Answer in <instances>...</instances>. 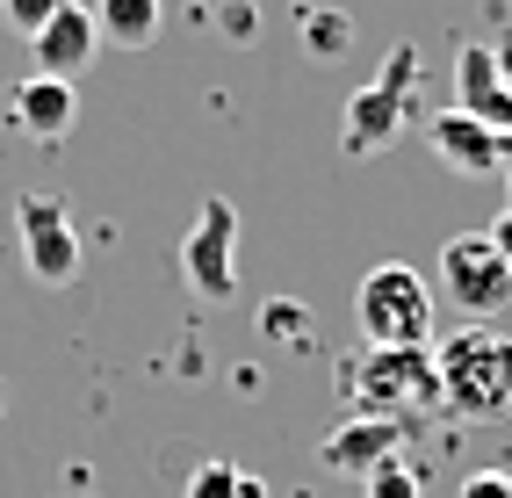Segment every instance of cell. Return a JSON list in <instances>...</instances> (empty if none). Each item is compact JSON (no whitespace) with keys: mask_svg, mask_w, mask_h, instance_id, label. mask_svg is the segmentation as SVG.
Masks as SVG:
<instances>
[{"mask_svg":"<svg viewBox=\"0 0 512 498\" xmlns=\"http://www.w3.org/2000/svg\"><path fill=\"white\" fill-rule=\"evenodd\" d=\"M462 498H512V470H469Z\"/></svg>","mask_w":512,"mask_h":498,"instance_id":"d6986e66","label":"cell"},{"mask_svg":"<svg viewBox=\"0 0 512 498\" xmlns=\"http://www.w3.org/2000/svg\"><path fill=\"white\" fill-rule=\"evenodd\" d=\"M58 8H65V0H0V22H8L15 37L29 44V37H37V29H44V22H51Z\"/></svg>","mask_w":512,"mask_h":498,"instance_id":"ac0fdd59","label":"cell"},{"mask_svg":"<svg viewBox=\"0 0 512 498\" xmlns=\"http://www.w3.org/2000/svg\"><path fill=\"white\" fill-rule=\"evenodd\" d=\"M217 29H231V37L246 44L253 29H260V15H253V0H224V15H217Z\"/></svg>","mask_w":512,"mask_h":498,"instance_id":"ffe728a7","label":"cell"},{"mask_svg":"<svg viewBox=\"0 0 512 498\" xmlns=\"http://www.w3.org/2000/svg\"><path fill=\"white\" fill-rule=\"evenodd\" d=\"M505 174H512V166H505Z\"/></svg>","mask_w":512,"mask_h":498,"instance_id":"7402d4cb","label":"cell"},{"mask_svg":"<svg viewBox=\"0 0 512 498\" xmlns=\"http://www.w3.org/2000/svg\"><path fill=\"white\" fill-rule=\"evenodd\" d=\"M15 246H22L29 282H44V289H65L80 275V224L58 195H37V188L15 195Z\"/></svg>","mask_w":512,"mask_h":498,"instance_id":"8992f818","label":"cell"},{"mask_svg":"<svg viewBox=\"0 0 512 498\" xmlns=\"http://www.w3.org/2000/svg\"><path fill=\"white\" fill-rule=\"evenodd\" d=\"M419 80H426V65H419V44H397L383 58V73H375L354 102H347V123H339V152L347 159H368V152H383L404 138V123L419 116Z\"/></svg>","mask_w":512,"mask_h":498,"instance_id":"7a4b0ae2","label":"cell"},{"mask_svg":"<svg viewBox=\"0 0 512 498\" xmlns=\"http://www.w3.org/2000/svg\"><path fill=\"white\" fill-rule=\"evenodd\" d=\"M260 332L282 347H311V311L289 304V296H275V304H260Z\"/></svg>","mask_w":512,"mask_h":498,"instance_id":"e0dca14e","label":"cell"},{"mask_svg":"<svg viewBox=\"0 0 512 498\" xmlns=\"http://www.w3.org/2000/svg\"><path fill=\"white\" fill-rule=\"evenodd\" d=\"M188 498H267V491H260V477L231 470V462H202L188 477Z\"/></svg>","mask_w":512,"mask_h":498,"instance_id":"9a60e30c","label":"cell"},{"mask_svg":"<svg viewBox=\"0 0 512 498\" xmlns=\"http://www.w3.org/2000/svg\"><path fill=\"white\" fill-rule=\"evenodd\" d=\"M8 116L29 145H58V138H73V116H80V94L73 80H51V73H29L8 87Z\"/></svg>","mask_w":512,"mask_h":498,"instance_id":"30bf717a","label":"cell"},{"mask_svg":"<svg viewBox=\"0 0 512 498\" xmlns=\"http://www.w3.org/2000/svg\"><path fill=\"white\" fill-rule=\"evenodd\" d=\"M296 29H303V51H311L318 65H332L339 51L354 44V15H339V8H303Z\"/></svg>","mask_w":512,"mask_h":498,"instance_id":"5bb4252c","label":"cell"},{"mask_svg":"<svg viewBox=\"0 0 512 498\" xmlns=\"http://www.w3.org/2000/svg\"><path fill=\"white\" fill-rule=\"evenodd\" d=\"M426 145L448 159L462 181H491V174H505V166H512V138H505V130H491V123H476L469 109L426 116Z\"/></svg>","mask_w":512,"mask_h":498,"instance_id":"ba28073f","label":"cell"},{"mask_svg":"<svg viewBox=\"0 0 512 498\" xmlns=\"http://www.w3.org/2000/svg\"><path fill=\"white\" fill-rule=\"evenodd\" d=\"M94 51H101V37H94L87 0H65L37 37H29V58H37V73H51V80H80L94 65Z\"/></svg>","mask_w":512,"mask_h":498,"instance_id":"8fae6325","label":"cell"},{"mask_svg":"<svg viewBox=\"0 0 512 498\" xmlns=\"http://www.w3.org/2000/svg\"><path fill=\"white\" fill-rule=\"evenodd\" d=\"M354 325L368 347H433V282L404 260L368 268L354 289Z\"/></svg>","mask_w":512,"mask_h":498,"instance_id":"3957f363","label":"cell"},{"mask_svg":"<svg viewBox=\"0 0 512 498\" xmlns=\"http://www.w3.org/2000/svg\"><path fill=\"white\" fill-rule=\"evenodd\" d=\"M455 109H469L476 123H491V130H505V138H512V87H505V73H498L491 44H462V51H455Z\"/></svg>","mask_w":512,"mask_h":498,"instance_id":"7c38bea8","label":"cell"},{"mask_svg":"<svg viewBox=\"0 0 512 498\" xmlns=\"http://www.w3.org/2000/svg\"><path fill=\"white\" fill-rule=\"evenodd\" d=\"M339 390L354 397V412L375 419H412L440 405V383H433V347H368L361 361H347Z\"/></svg>","mask_w":512,"mask_h":498,"instance_id":"277c9868","label":"cell"},{"mask_svg":"<svg viewBox=\"0 0 512 498\" xmlns=\"http://www.w3.org/2000/svg\"><path fill=\"white\" fill-rule=\"evenodd\" d=\"M433 296H448V304L476 325H491L505 304H512V268L498 260V246L484 239V231H462V239L440 246V289Z\"/></svg>","mask_w":512,"mask_h":498,"instance_id":"5b68a950","label":"cell"},{"mask_svg":"<svg viewBox=\"0 0 512 498\" xmlns=\"http://www.w3.org/2000/svg\"><path fill=\"white\" fill-rule=\"evenodd\" d=\"M361 491H368V498H426V477H419L404 455H390V462H375V470L361 477Z\"/></svg>","mask_w":512,"mask_h":498,"instance_id":"2e32d148","label":"cell"},{"mask_svg":"<svg viewBox=\"0 0 512 498\" xmlns=\"http://www.w3.org/2000/svg\"><path fill=\"white\" fill-rule=\"evenodd\" d=\"M484 239H491V246H498V260H505V268H512V210H505V217H498V224H491V231H484Z\"/></svg>","mask_w":512,"mask_h":498,"instance_id":"44dd1931","label":"cell"},{"mask_svg":"<svg viewBox=\"0 0 512 498\" xmlns=\"http://www.w3.org/2000/svg\"><path fill=\"white\" fill-rule=\"evenodd\" d=\"M404 441H412V419H375V412H354L347 426H332V434L318 441V462L332 477H368L375 462L404 455Z\"/></svg>","mask_w":512,"mask_h":498,"instance_id":"9c48e42d","label":"cell"},{"mask_svg":"<svg viewBox=\"0 0 512 498\" xmlns=\"http://www.w3.org/2000/svg\"><path fill=\"white\" fill-rule=\"evenodd\" d=\"M433 383L455 419H505L512 412V332L498 325H462L433 340Z\"/></svg>","mask_w":512,"mask_h":498,"instance_id":"6da1fadb","label":"cell"},{"mask_svg":"<svg viewBox=\"0 0 512 498\" xmlns=\"http://www.w3.org/2000/svg\"><path fill=\"white\" fill-rule=\"evenodd\" d=\"M181 282L202 296V304H231L238 296V210L224 195L195 210L188 239H181Z\"/></svg>","mask_w":512,"mask_h":498,"instance_id":"52a82bcc","label":"cell"},{"mask_svg":"<svg viewBox=\"0 0 512 498\" xmlns=\"http://www.w3.org/2000/svg\"><path fill=\"white\" fill-rule=\"evenodd\" d=\"M87 15H94V37L101 44L145 51L159 37V22H166V0H87Z\"/></svg>","mask_w":512,"mask_h":498,"instance_id":"4fadbf2b","label":"cell"}]
</instances>
